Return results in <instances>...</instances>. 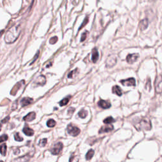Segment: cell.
I'll return each instance as SVG.
<instances>
[{
  "label": "cell",
  "mask_w": 162,
  "mask_h": 162,
  "mask_svg": "<svg viewBox=\"0 0 162 162\" xmlns=\"http://www.w3.org/2000/svg\"><path fill=\"white\" fill-rule=\"evenodd\" d=\"M148 27V20L145 18V19H143L141 20L139 22V27L141 29V31H144L145 29H147V27Z\"/></svg>",
  "instance_id": "cell-13"
},
{
  "label": "cell",
  "mask_w": 162,
  "mask_h": 162,
  "mask_svg": "<svg viewBox=\"0 0 162 162\" xmlns=\"http://www.w3.org/2000/svg\"><path fill=\"white\" fill-rule=\"evenodd\" d=\"M98 58H99L98 51L97 50V49L94 48V49L93 50V52H92V61L94 63H96L98 60Z\"/></svg>",
  "instance_id": "cell-18"
},
{
  "label": "cell",
  "mask_w": 162,
  "mask_h": 162,
  "mask_svg": "<svg viewBox=\"0 0 162 162\" xmlns=\"http://www.w3.org/2000/svg\"><path fill=\"white\" fill-rule=\"evenodd\" d=\"M67 132L71 136L74 137H76L80 134V130L76 126H74L72 124H69L67 126Z\"/></svg>",
  "instance_id": "cell-4"
},
{
  "label": "cell",
  "mask_w": 162,
  "mask_h": 162,
  "mask_svg": "<svg viewBox=\"0 0 162 162\" xmlns=\"http://www.w3.org/2000/svg\"><path fill=\"white\" fill-rule=\"evenodd\" d=\"M69 162H79V158L77 156H75L72 155L70 158Z\"/></svg>",
  "instance_id": "cell-29"
},
{
  "label": "cell",
  "mask_w": 162,
  "mask_h": 162,
  "mask_svg": "<svg viewBox=\"0 0 162 162\" xmlns=\"http://www.w3.org/2000/svg\"><path fill=\"white\" fill-rule=\"evenodd\" d=\"M62 149H63V144L61 142H58L52 147V148L50 149V151L53 155H58L60 153Z\"/></svg>",
  "instance_id": "cell-5"
},
{
  "label": "cell",
  "mask_w": 162,
  "mask_h": 162,
  "mask_svg": "<svg viewBox=\"0 0 162 162\" xmlns=\"http://www.w3.org/2000/svg\"><path fill=\"white\" fill-rule=\"evenodd\" d=\"M112 92H113V93L119 96H120L122 94V91H121L120 87L118 86H113V88H112Z\"/></svg>",
  "instance_id": "cell-19"
},
{
  "label": "cell",
  "mask_w": 162,
  "mask_h": 162,
  "mask_svg": "<svg viewBox=\"0 0 162 162\" xmlns=\"http://www.w3.org/2000/svg\"><path fill=\"white\" fill-rule=\"evenodd\" d=\"M70 99V96H68L67 98H65L64 99H62V101L60 102V105L61 106H65V105H67L68 104V103L69 102Z\"/></svg>",
  "instance_id": "cell-22"
},
{
  "label": "cell",
  "mask_w": 162,
  "mask_h": 162,
  "mask_svg": "<svg viewBox=\"0 0 162 162\" xmlns=\"http://www.w3.org/2000/svg\"><path fill=\"white\" fill-rule=\"evenodd\" d=\"M33 102V99L31 98H24L21 101H20V103L22 107L26 106L27 105H30Z\"/></svg>",
  "instance_id": "cell-14"
},
{
  "label": "cell",
  "mask_w": 162,
  "mask_h": 162,
  "mask_svg": "<svg viewBox=\"0 0 162 162\" xmlns=\"http://www.w3.org/2000/svg\"><path fill=\"white\" fill-rule=\"evenodd\" d=\"M88 21H89L88 17H86V18H85L84 21L83 22V23H82V25H81V26L80 27V29H79V31H80V29H82V27H83V26H85V25H86V24H87V23L88 22Z\"/></svg>",
  "instance_id": "cell-34"
},
{
  "label": "cell",
  "mask_w": 162,
  "mask_h": 162,
  "mask_svg": "<svg viewBox=\"0 0 162 162\" xmlns=\"http://www.w3.org/2000/svg\"><path fill=\"white\" fill-rule=\"evenodd\" d=\"M74 111H75V108H70L68 110V114L72 115L74 113Z\"/></svg>",
  "instance_id": "cell-35"
},
{
  "label": "cell",
  "mask_w": 162,
  "mask_h": 162,
  "mask_svg": "<svg viewBox=\"0 0 162 162\" xmlns=\"http://www.w3.org/2000/svg\"><path fill=\"white\" fill-rule=\"evenodd\" d=\"M6 149H7V147L5 144H2L0 146V153L3 155V156H5L6 154Z\"/></svg>",
  "instance_id": "cell-20"
},
{
  "label": "cell",
  "mask_w": 162,
  "mask_h": 162,
  "mask_svg": "<svg viewBox=\"0 0 162 162\" xmlns=\"http://www.w3.org/2000/svg\"><path fill=\"white\" fill-rule=\"evenodd\" d=\"M87 31H86V32H85L84 33L82 34V36H81L80 41H81V42L84 41V40H86V39L87 38Z\"/></svg>",
  "instance_id": "cell-33"
},
{
  "label": "cell",
  "mask_w": 162,
  "mask_h": 162,
  "mask_svg": "<svg viewBox=\"0 0 162 162\" xmlns=\"http://www.w3.org/2000/svg\"><path fill=\"white\" fill-rule=\"evenodd\" d=\"M117 63V57L115 55H110L106 61V66L109 68L113 67Z\"/></svg>",
  "instance_id": "cell-6"
},
{
  "label": "cell",
  "mask_w": 162,
  "mask_h": 162,
  "mask_svg": "<svg viewBox=\"0 0 162 162\" xmlns=\"http://www.w3.org/2000/svg\"><path fill=\"white\" fill-rule=\"evenodd\" d=\"M135 127L137 128V130H149L151 129V124L148 118H142L139 121L137 124L135 125Z\"/></svg>",
  "instance_id": "cell-2"
},
{
  "label": "cell",
  "mask_w": 162,
  "mask_h": 162,
  "mask_svg": "<svg viewBox=\"0 0 162 162\" xmlns=\"http://www.w3.org/2000/svg\"><path fill=\"white\" fill-rule=\"evenodd\" d=\"M36 118V113L35 112H31L28 113L25 117H24V120L26 121H31Z\"/></svg>",
  "instance_id": "cell-15"
},
{
  "label": "cell",
  "mask_w": 162,
  "mask_h": 162,
  "mask_svg": "<svg viewBox=\"0 0 162 162\" xmlns=\"http://www.w3.org/2000/svg\"><path fill=\"white\" fill-rule=\"evenodd\" d=\"M94 151L93 150V149H89V150L88 151V152L87 153V154H86V158L87 160H91V159L93 158V156H94Z\"/></svg>",
  "instance_id": "cell-21"
},
{
  "label": "cell",
  "mask_w": 162,
  "mask_h": 162,
  "mask_svg": "<svg viewBox=\"0 0 162 162\" xmlns=\"http://www.w3.org/2000/svg\"><path fill=\"white\" fill-rule=\"evenodd\" d=\"M8 139V136L6 134H3L0 136V143L6 141Z\"/></svg>",
  "instance_id": "cell-31"
},
{
  "label": "cell",
  "mask_w": 162,
  "mask_h": 162,
  "mask_svg": "<svg viewBox=\"0 0 162 162\" xmlns=\"http://www.w3.org/2000/svg\"><path fill=\"white\" fill-rule=\"evenodd\" d=\"M23 132L27 136H32L34 134V130L32 129H31V128H29L27 125H25L24 128L23 129Z\"/></svg>",
  "instance_id": "cell-16"
},
{
  "label": "cell",
  "mask_w": 162,
  "mask_h": 162,
  "mask_svg": "<svg viewBox=\"0 0 162 162\" xmlns=\"http://www.w3.org/2000/svg\"><path fill=\"white\" fill-rule=\"evenodd\" d=\"M20 32H21V27L20 25L18 24L13 26L6 32L5 41L7 44L13 43L19 37Z\"/></svg>",
  "instance_id": "cell-1"
},
{
  "label": "cell",
  "mask_w": 162,
  "mask_h": 162,
  "mask_svg": "<svg viewBox=\"0 0 162 162\" xmlns=\"http://www.w3.org/2000/svg\"><path fill=\"white\" fill-rule=\"evenodd\" d=\"M0 162H3V161H0Z\"/></svg>",
  "instance_id": "cell-38"
},
{
  "label": "cell",
  "mask_w": 162,
  "mask_h": 162,
  "mask_svg": "<svg viewBox=\"0 0 162 162\" xmlns=\"http://www.w3.org/2000/svg\"><path fill=\"white\" fill-rule=\"evenodd\" d=\"M46 77L44 76V75H40L38 77L36 78V80L34 82L35 85L36 86H43L46 84Z\"/></svg>",
  "instance_id": "cell-10"
},
{
  "label": "cell",
  "mask_w": 162,
  "mask_h": 162,
  "mask_svg": "<svg viewBox=\"0 0 162 162\" xmlns=\"http://www.w3.org/2000/svg\"><path fill=\"white\" fill-rule=\"evenodd\" d=\"M139 55L138 53H134V54H129L127 55L126 58L127 62L130 64H132L133 63L136 62V61L138 60Z\"/></svg>",
  "instance_id": "cell-7"
},
{
  "label": "cell",
  "mask_w": 162,
  "mask_h": 162,
  "mask_svg": "<svg viewBox=\"0 0 162 162\" xmlns=\"http://www.w3.org/2000/svg\"><path fill=\"white\" fill-rule=\"evenodd\" d=\"M113 130V125H111V124H108V125L103 126L98 132H99V134H102V133H105V132H110Z\"/></svg>",
  "instance_id": "cell-11"
},
{
  "label": "cell",
  "mask_w": 162,
  "mask_h": 162,
  "mask_svg": "<svg viewBox=\"0 0 162 162\" xmlns=\"http://www.w3.org/2000/svg\"><path fill=\"white\" fill-rule=\"evenodd\" d=\"M47 143V139L44 138L43 139L40 140L39 143V145L40 146V147H44L46 146Z\"/></svg>",
  "instance_id": "cell-28"
},
{
  "label": "cell",
  "mask_w": 162,
  "mask_h": 162,
  "mask_svg": "<svg viewBox=\"0 0 162 162\" xmlns=\"http://www.w3.org/2000/svg\"><path fill=\"white\" fill-rule=\"evenodd\" d=\"M78 115H79V117H80V118H86V117H87V112L86 111V110L82 109V110H81L79 112V113H78Z\"/></svg>",
  "instance_id": "cell-23"
},
{
  "label": "cell",
  "mask_w": 162,
  "mask_h": 162,
  "mask_svg": "<svg viewBox=\"0 0 162 162\" xmlns=\"http://www.w3.org/2000/svg\"><path fill=\"white\" fill-rule=\"evenodd\" d=\"M9 119H10V117H7L6 118H5V119H3V120H1V122H2L3 124H5V123L7 122V121L9 120Z\"/></svg>",
  "instance_id": "cell-36"
},
{
  "label": "cell",
  "mask_w": 162,
  "mask_h": 162,
  "mask_svg": "<svg viewBox=\"0 0 162 162\" xmlns=\"http://www.w3.org/2000/svg\"><path fill=\"white\" fill-rule=\"evenodd\" d=\"M103 122L106 124H110L111 123H113L115 122V119L112 117H107L106 118H105V120H103Z\"/></svg>",
  "instance_id": "cell-24"
},
{
  "label": "cell",
  "mask_w": 162,
  "mask_h": 162,
  "mask_svg": "<svg viewBox=\"0 0 162 162\" xmlns=\"http://www.w3.org/2000/svg\"><path fill=\"white\" fill-rule=\"evenodd\" d=\"M30 158H31V155H29V154H28V155H25V156H22V157L16 159V160H14V161L15 162H27Z\"/></svg>",
  "instance_id": "cell-17"
},
{
  "label": "cell",
  "mask_w": 162,
  "mask_h": 162,
  "mask_svg": "<svg viewBox=\"0 0 162 162\" xmlns=\"http://www.w3.org/2000/svg\"><path fill=\"white\" fill-rule=\"evenodd\" d=\"M2 124H3V123L1 122V121H0V130H1V127H2Z\"/></svg>",
  "instance_id": "cell-37"
},
{
  "label": "cell",
  "mask_w": 162,
  "mask_h": 162,
  "mask_svg": "<svg viewBox=\"0 0 162 162\" xmlns=\"http://www.w3.org/2000/svg\"><path fill=\"white\" fill-rule=\"evenodd\" d=\"M57 41H58V37H56V36L51 37V38L50 39V40H49V43L52 44H55V43H56Z\"/></svg>",
  "instance_id": "cell-32"
},
{
  "label": "cell",
  "mask_w": 162,
  "mask_h": 162,
  "mask_svg": "<svg viewBox=\"0 0 162 162\" xmlns=\"http://www.w3.org/2000/svg\"><path fill=\"white\" fill-rule=\"evenodd\" d=\"M24 84H25V82H24V80L20 81V82H18V83L16 84L14 86V87H13V89H12V91H11V93H10L11 94H12V95H15V94H17V92H18V90H19Z\"/></svg>",
  "instance_id": "cell-8"
},
{
  "label": "cell",
  "mask_w": 162,
  "mask_h": 162,
  "mask_svg": "<svg viewBox=\"0 0 162 162\" xmlns=\"http://www.w3.org/2000/svg\"><path fill=\"white\" fill-rule=\"evenodd\" d=\"M14 137H15V141H19V142L23 141V138L22 137H20V135H19V133H18V132H17V133L15 134Z\"/></svg>",
  "instance_id": "cell-30"
},
{
  "label": "cell",
  "mask_w": 162,
  "mask_h": 162,
  "mask_svg": "<svg viewBox=\"0 0 162 162\" xmlns=\"http://www.w3.org/2000/svg\"><path fill=\"white\" fill-rule=\"evenodd\" d=\"M56 125V121L54 120L53 119H49V120L47 121V125L49 127H53Z\"/></svg>",
  "instance_id": "cell-25"
},
{
  "label": "cell",
  "mask_w": 162,
  "mask_h": 162,
  "mask_svg": "<svg viewBox=\"0 0 162 162\" xmlns=\"http://www.w3.org/2000/svg\"><path fill=\"white\" fill-rule=\"evenodd\" d=\"M120 82L123 86H135L136 85V80L134 78H129L126 80H121Z\"/></svg>",
  "instance_id": "cell-9"
},
{
  "label": "cell",
  "mask_w": 162,
  "mask_h": 162,
  "mask_svg": "<svg viewBox=\"0 0 162 162\" xmlns=\"http://www.w3.org/2000/svg\"><path fill=\"white\" fill-rule=\"evenodd\" d=\"M145 88L146 89L150 90L151 89V79L150 78H148L146 81V84L145 86Z\"/></svg>",
  "instance_id": "cell-26"
},
{
  "label": "cell",
  "mask_w": 162,
  "mask_h": 162,
  "mask_svg": "<svg viewBox=\"0 0 162 162\" xmlns=\"http://www.w3.org/2000/svg\"><path fill=\"white\" fill-rule=\"evenodd\" d=\"M155 88L157 93H162V74L156 76L155 81Z\"/></svg>",
  "instance_id": "cell-3"
},
{
  "label": "cell",
  "mask_w": 162,
  "mask_h": 162,
  "mask_svg": "<svg viewBox=\"0 0 162 162\" xmlns=\"http://www.w3.org/2000/svg\"><path fill=\"white\" fill-rule=\"evenodd\" d=\"M77 72H78V69L77 68H76V69H75L74 70H72V72H70L68 74V78H72L74 77V75H75V74H77Z\"/></svg>",
  "instance_id": "cell-27"
},
{
  "label": "cell",
  "mask_w": 162,
  "mask_h": 162,
  "mask_svg": "<svg viewBox=\"0 0 162 162\" xmlns=\"http://www.w3.org/2000/svg\"><path fill=\"white\" fill-rule=\"evenodd\" d=\"M98 106H100L101 108L104 109H107L111 106V103L109 102L108 101H105L103 100V99H100L98 102Z\"/></svg>",
  "instance_id": "cell-12"
}]
</instances>
